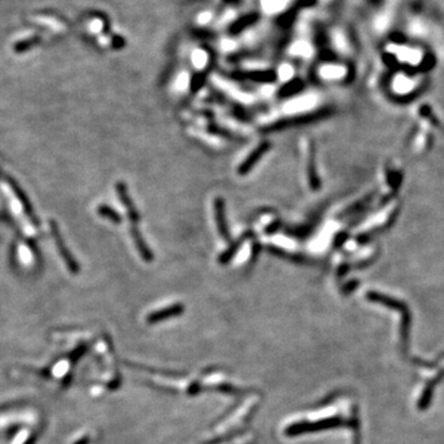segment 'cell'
Segmentation results:
<instances>
[{"label":"cell","instance_id":"21","mask_svg":"<svg viewBox=\"0 0 444 444\" xmlns=\"http://www.w3.org/2000/svg\"><path fill=\"white\" fill-rule=\"evenodd\" d=\"M345 241H347V233H339V235H337L336 239H334V246H342Z\"/></svg>","mask_w":444,"mask_h":444},{"label":"cell","instance_id":"15","mask_svg":"<svg viewBox=\"0 0 444 444\" xmlns=\"http://www.w3.org/2000/svg\"><path fill=\"white\" fill-rule=\"evenodd\" d=\"M98 214L102 215V216L105 217V219H109L114 223H121L122 221L121 215H120L119 212H116L113 208H110V206H106V205L99 206V208H98Z\"/></svg>","mask_w":444,"mask_h":444},{"label":"cell","instance_id":"16","mask_svg":"<svg viewBox=\"0 0 444 444\" xmlns=\"http://www.w3.org/2000/svg\"><path fill=\"white\" fill-rule=\"evenodd\" d=\"M268 250L272 253V254L277 255V257L285 258V259L296 261V263H301V261H305V258L302 257V255L291 254V253L287 252V250L280 249V248H277V247H274V246H268Z\"/></svg>","mask_w":444,"mask_h":444},{"label":"cell","instance_id":"18","mask_svg":"<svg viewBox=\"0 0 444 444\" xmlns=\"http://www.w3.org/2000/svg\"><path fill=\"white\" fill-rule=\"evenodd\" d=\"M208 129H209L210 132H212V133H216V135L223 136V137L232 138V135H231V133L228 132V131H223V130H221V127H219V126H214V125H210Z\"/></svg>","mask_w":444,"mask_h":444},{"label":"cell","instance_id":"4","mask_svg":"<svg viewBox=\"0 0 444 444\" xmlns=\"http://www.w3.org/2000/svg\"><path fill=\"white\" fill-rule=\"evenodd\" d=\"M214 214H215V221H216L217 230H219L220 236L222 237L225 241H231V233L228 230L227 221H226V212H225V201L221 196H217L214 200Z\"/></svg>","mask_w":444,"mask_h":444},{"label":"cell","instance_id":"7","mask_svg":"<svg viewBox=\"0 0 444 444\" xmlns=\"http://www.w3.org/2000/svg\"><path fill=\"white\" fill-rule=\"evenodd\" d=\"M236 78L246 79V80L257 81V83H273L277 80L278 74L273 69L267 70H250V72L236 73Z\"/></svg>","mask_w":444,"mask_h":444},{"label":"cell","instance_id":"20","mask_svg":"<svg viewBox=\"0 0 444 444\" xmlns=\"http://www.w3.org/2000/svg\"><path fill=\"white\" fill-rule=\"evenodd\" d=\"M259 252H260V243L258 241L257 242H253L252 255H250V257H252V261L257 259V257H258V254H259Z\"/></svg>","mask_w":444,"mask_h":444},{"label":"cell","instance_id":"6","mask_svg":"<svg viewBox=\"0 0 444 444\" xmlns=\"http://www.w3.org/2000/svg\"><path fill=\"white\" fill-rule=\"evenodd\" d=\"M51 232H52L54 242H56V246L57 248H58V252L59 254H61V257L63 258L64 263L67 264V267L73 272V273H77L79 269L77 263H75V260L73 259L70 252H68V249L65 248V244L63 239H62L61 232H59L58 227H57V225L54 222H51Z\"/></svg>","mask_w":444,"mask_h":444},{"label":"cell","instance_id":"14","mask_svg":"<svg viewBox=\"0 0 444 444\" xmlns=\"http://www.w3.org/2000/svg\"><path fill=\"white\" fill-rule=\"evenodd\" d=\"M291 0H261V8L267 14H278L288 9Z\"/></svg>","mask_w":444,"mask_h":444},{"label":"cell","instance_id":"10","mask_svg":"<svg viewBox=\"0 0 444 444\" xmlns=\"http://www.w3.org/2000/svg\"><path fill=\"white\" fill-rule=\"evenodd\" d=\"M367 298H368V300L374 301V302H379V304L385 305V306L390 307V309H394V310H396V311H400V312H401V314H404V312L408 311L407 306H406L405 304H402L401 301L396 300V299L389 298V296H384V295H381V294L368 293Z\"/></svg>","mask_w":444,"mask_h":444},{"label":"cell","instance_id":"8","mask_svg":"<svg viewBox=\"0 0 444 444\" xmlns=\"http://www.w3.org/2000/svg\"><path fill=\"white\" fill-rule=\"evenodd\" d=\"M307 176H309V184L314 192L320 190L321 182L318 178L317 169H316V147L314 142H310L309 148V159H307Z\"/></svg>","mask_w":444,"mask_h":444},{"label":"cell","instance_id":"1","mask_svg":"<svg viewBox=\"0 0 444 444\" xmlns=\"http://www.w3.org/2000/svg\"><path fill=\"white\" fill-rule=\"evenodd\" d=\"M332 114L331 110L328 109H323V110L320 111H316V113H311V114H304V115H299V116H294V118L290 119H284V120H280V121L274 122V124L269 125V126L264 127L263 132H273V131H280V130H285L289 129V127H294V126H299V125H306V124H311V122L318 121V120H322L329 116Z\"/></svg>","mask_w":444,"mask_h":444},{"label":"cell","instance_id":"9","mask_svg":"<svg viewBox=\"0 0 444 444\" xmlns=\"http://www.w3.org/2000/svg\"><path fill=\"white\" fill-rule=\"evenodd\" d=\"M131 236H132V239H133V242H135L136 248H137L138 253H140V255L142 257V259L144 261H148V263H151V261L153 260V257H154L153 252H152V250L149 249V247L147 246L146 241H144L142 235H141V232H140V230H138L137 226L132 225V227H131Z\"/></svg>","mask_w":444,"mask_h":444},{"label":"cell","instance_id":"19","mask_svg":"<svg viewBox=\"0 0 444 444\" xmlns=\"http://www.w3.org/2000/svg\"><path fill=\"white\" fill-rule=\"evenodd\" d=\"M280 225H282V222H280L279 220H278V221H274L273 223H271V225H269L265 230H264V232L268 233V235H272V233H274L275 231L279 230Z\"/></svg>","mask_w":444,"mask_h":444},{"label":"cell","instance_id":"22","mask_svg":"<svg viewBox=\"0 0 444 444\" xmlns=\"http://www.w3.org/2000/svg\"><path fill=\"white\" fill-rule=\"evenodd\" d=\"M357 285H358V282H350V283H348L347 284V287L344 288V293H350V291L352 290H354V289L357 288Z\"/></svg>","mask_w":444,"mask_h":444},{"label":"cell","instance_id":"5","mask_svg":"<svg viewBox=\"0 0 444 444\" xmlns=\"http://www.w3.org/2000/svg\"><path fill=\"white\" fill-rule=\"evenodd\" d=\"M116 193H118L120 200H121V203L124 204L125 209H126L130 221L132 222L133 226H136V223L140 222L141 217H140V214H138V211L136 210L135 205H133L132 200H131L126 184L122 183V182L116 183Z\"/></svg>","mask_w":444,"mask_h":444},{"label":"cell","instance_id":"3","mask_svg":"<svg viewBox=\"0 0 444 444\" xmlns=\"http://www.w3.org/2000/svg\"><path fill=\"white\" fill-rule=\"evenodd\" d=\"M271 147L272 144L271 142H268V141H264V142H261L259 146L255 147L254 151H253L252 153H250L249 156L241 163V165H239L238 169H237V173H238L239 175H246V174H248L249 171L253 169V167L259 162L260 158L263 157L269 149H271Z\"/></svg>","mask_w":444,"mask_h":444},{"label":"cell","instance_id":"11","mask_svg":"<svg viewBox=\"0 0 444 444\" xmlns=\"http://www.w3.org/2000/svg\"><path fill=\"white\" fill-rule=\"evenodd\" d=\"M184 311V306L182 304H176L173 305V306L167 307V309H163L159 310V311L153 312L148 316V322L153 323V322H158V321H163V320H167V318L174 317V316H178L181 315L182 312Z\"/></svg>","mask_w":444,"mask_h":444},{"label":"cell","instance_id":"12","mask_svg":"<svg viewBox=\"0 0 444 444\" xmlns=\"http://www.w3.org/2000/svg\"><path fill=\"white\" fill-rule=\"evenodd\" d=\"M252 236H253L252 231H248V232H246V233H244V235H242L241 238L237 239V241L233 242V243L231 244V246L228 247V248L226 249L225 252H222L221 254H220L219 263L220 264H227L228 261H230L233 257H235L236 253L238 252L239 248H241V246H242V244H243V242L246 241V239H248L249 237H252Z\"/></svg>","mask_w":444,"mask_h":444},{"label":"cell","instance_id":"17","mask_svg":"<svg viewBox=\"0 0 444 444\" xmlns=\"http://www.w3.org/2000/svg\"><path fill=\"white\" fill-rule=\"evenodd\" d=\"M205 79H206L205 72H200L198 73V74H195L194 77H193L192 81H190V91H192V93H198L200 91V89L204 86V84H205Z\"/></svg>","mask_w":444,"mask_h":444},{"label":"cell","instance_id":"13","mask_svg":"<svg viewBox=\"0 0 444 444\" xmlns=\"http://www.w3.org/2000/svg\"><path fill=\"white\" fill-rule=\"evenodd\" d=\"M305 83L304 80L300 78H293L291 80H289L288 83H285L284 85L280 88L279 93H278V97L279 98H289V97H293V95L299 94V93L302 92L304 89Z\"/></svg>","mask_w":444,"mask_h":444},{"label":"cell","instance_id":"2","mask_svg":"<svg viewBox=\"0 0 444 444\" xmlns=\"http://www.w3.org/2000/svg\"><path fill=\"white\" fill-rule=\"evenodd\" d=\"M340 424H343V421L340 418H329V419H325V421L317 422V423L295 424V426H291L290 428H288L287 432L289 435H295V434H300V433L304 432H314V431H320V429L332 428V427H338Z\"/></svg>","mask_w":444,"mask_h":444}]
</instances>
